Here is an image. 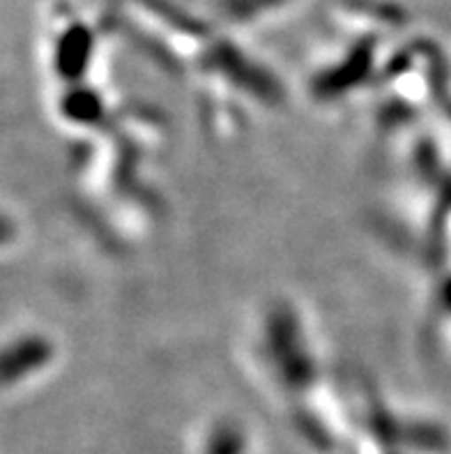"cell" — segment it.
Returning <instances> with one entry per match:
<instances>
[{
    "label": "cell",
    "instance_id": "cell-1",
    "mask_svg": "<svg viewBox=\"0 0 451 454\" xmlns=\"http://www.w3.org/2000/svg\"><path fill=\"white\" fill-rule=\"evenodd\" d=\"M272 3H275V0H229V5L233 7V12L235 14H240V12H253L258 7V10H260V7H265V5H272Z\"/></svg>",
    "mask_w": 451,
    "mask_h": 454
}]
</instances>
